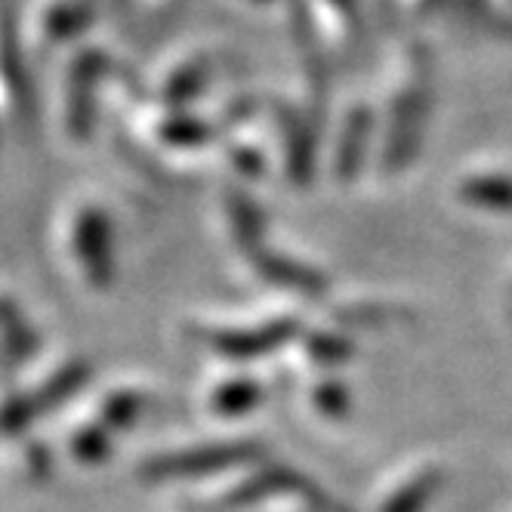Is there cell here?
Masks as SVG:
<instances>
[{"instance_id":"obj_1","label":"cell","mask_w":512,"mask_h":512,"mask_svg":"<svg viewBox=\"0 0 512 512\" xmlns=\"http://www.w3.org/2000/svg\"><path fill=\"white\" fill-rule=\"evenodd\" d=\"M266 457L260 445L238 438V442H210V445H195V448H179V451H164L149 460H142L136 469L139 482L149 485H164V482H207L219 472H229L235 466L253 463Z\"/></svg>"},{"instance_id":"obj_2","label":"cell","mask_w":512,"mask_h":512,"mask_svg":"<svg viewBox=\"0 0 512 512\" xmlns=\"http://www.w3.org/2000/svg\"><path fill=\"white\" fill-rule=\"evenodd\" d=\"M445 488V463L435 457H414L374 488L368 512H429Z\"/></svg>"},{"instance_id":"obj_3","label":"cell","mask_w":512,"mask_h":512,"mask_svg":"<svg viewBox=\"0 0 512 512\" xmlns=\"http://www.w3.org/2000/svg\"><path fill=\"white\" fill-rule=\"evenodd\" d=\"M290 334H294V324L272 321V324H263V327H241V331H229V327H226V331H207L201 337L207 340V346L213 352H219L223 358L244 361V358H260V355L272 352Z\"/></svg>"},{"instance_id":"obj_4","label":"cell","mask_w":512,"mask_h":512,"mask_svg":"<svg viewBox=\"0 0 512 512\" xmlns=\"http://www.w3.org/2000/svg\"><path fill=\"white\" fill-rule=\"evenodd\" d=\"M247 512H343V509L324 488H318L309 475L297 472L287 485H281L278 491L263 497Z\"/></svg>"},{"instance_id":"obj_5","label":"cell","mask_w":512,"mask_h":512,"mask_svg":"<svg viewBox=\"0 0 512 512\" xmlns=\"http://www.w3.org/2000/svg\"><path fill=\"white\" fill-rule=\"evenodd\" d=\"M263 401V386L250 377H223L219 383L210 386L204 408L207 414L219 420H238L250 411L260 408Z\"/></svg>"},{"instance_id":"obj_6","label":"cell","mask_w":512,"mask_h":512,"mask_svg":"<svg viewBox=\"0 0 512 512\" xmlns=\"http://www.w3.org/2000/svg\"><path fill=\"white\" fill-rule=\"evenodd\" d=\"M115 451V432H108L99 420L78 426L68 435V454L81 466H102Z\"/></svg>"},{"instance_id":"obj_7","label":"cell","mask_w":512,"mask_h":512,"mask_svg":"<svg viewBox=\"0 0 512 512\" xmlns=\"http://www.w3.org/2000/svg\"><path fill=\"white\" fill-rule=\"evenodd\" d=\"M145 411V395L139 389H118L112 392L108 398H102V405H99V414L96 420L108 429V432H124L130 429Z\"/></svg>"},{"instance_id":"obj_8","label":"cell","mask_w":512,"mask_h":512,"mask_svg":"<svg viewBox=\"0 0 512 512\" xmlns=\"http://www.w3.org/2000/svg\"><path fill=\"white\" fill-rule=\"evenodd\" d=\"M460 198L485 210L512 207V179L509 176H469L460 182Z\"/></svg>"},{"instance_id":"obj_9","label":"cell","mask_w":512,"mask_h":512,"mask_svg":"<svg viewBox=\"0 0 512 512\" xmlns=\"http://www.w3.org/2000/svg\"><path fill=\"white\" fill-rule=\"evenodd\" d=\"M309 408L312 414H318L321 420H346L352 411V395L349 389L337 380V377H321L309 386Z\"/></svg>"},{"instance_id":"obj_10","label":"cell","mask_w":512,"mask_h":512,"mask_svg":"<svg viewBox=\"0 0 512 512\" xmlns=\"http://www.w3.org/2000/svg\"><path fill=\"white\" fill-rule=\"evenodd\" d=\"M260 275L269 278L272 284L303 290V294H309V297H312V290H321L324 287V278L321 275H315L312 269H306L300 263L284 260V256H263V260H260Z\"/></svg>"},{"instance_id":"obj_11","label":"cell","mask_w":512,"mask_h":512,"mask_svg":"<svg viewBox=\"0 0 512 512\" xmlns=\"http://www.w3.org/2000/svg\"><path fill=\"white\" fill-rule=\"evenodd\" d=\"M368 136V115L358 112L355 118H349V130L343 136V145H340V176H349L355 173L358 161H361V142Z\"/></svg>"},{"instance_id":"obj_12","label":"cell","mask_w":512,"mask_h":512,"mask_svg":"<svg viewBox=\"0 0 512 512\" xmlns=\"http://www.w3.org/2000/svg\"><path fill=\"white\" fill-rule=\"evenodd\" d=\"M306 352H309V358L318 364V368H334V364H340V361H346L352 355V346L337 340V337L312 334V337H306Z\"/></svg>"}]
</instances>
